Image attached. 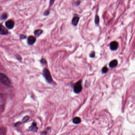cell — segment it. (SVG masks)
I'll return each mask as SVG.
<instances>
[{"mask_svg": "<svg viewBox=\"0 0 135 135\" xmlns=\"http://www.w3.org/2000/svg\"><path fill=\"white\" fill-rule=\"evenodd\" d=\"M42 74L48 83H51L53 81L52 78L50 74V72L48 69H45L43 70Z\"/></svg>", "mask_w": 135, "mask_h": 135, "instance_id": "cell-1", "label": "cell"}, {"mask_svg": "<svg viewBox=\"0 0 135 135\" xmlns=\"http://www.w3.org/2000/svg\"><path fill=\"white\" fill-rule=\"evenodd\" d=\"M0 81L2 84L6 86H9L11 84L8 77L5 74L2 73L0 74Z\"/></svg>", "mask_w": 135, "mask_h": 135, "instance_id": "cell-2", "label": "cell"}, {"mask_svg": "<svg viewBox=\"0 0 135 135\" xmlns=\"http://www.w3.org/2000/svg\"><path fill=\"white\" fill-rule=\"evenodd\" d=\"M82 86L81 84V80H80L77 82L74 85L73 88V91L75 93L78 94L80 93L82 90Z\"/></svg>", "mask_w": 135, "mask_h": 135, "instance_id": "cell-3", "label": "cell"}, {"mask_svg": "<svg viewBox=\"0 0 135 135\" xmlns=\"http://www.w3.org/2000/svg\"><path fill=\"white\" fill-rule=\"evenodd\" d=\"M38 130V127H37V123L35 122H33L32 123L31 125L29 127L28 131L37 132Z\"/></svg>", "mask_w": 135, "mask_h": 135, "instance_id": "cell-4", "label": "cell"}, {"mask_svg": "<svg viewBox=\"0 0 135 135\" xmlns=\"http://www.w3.org/2000/svg\"><path fill=\"white\" fill-rule=\"evenodd\" d=\"M5 25L6 28L9 29H12L14 28V23L13 21L9 20L6 22Z\"/></svg>", "mask_w": 135, "mask_h": 135, "instance_id": "cell-5", "label": "cell"}, {"mask_svg": "<svg viewBox=\"0 0 135 135\" xmlns=\"http://www.w3.org/2000/svg\"><path fill=\"white\" fill-rule=\"evenodd\" d=\"M36 41V38L34 36H29L28 39V44L29 45L33 44Z\"/></svg>", "mask_w": 135, "mask_h": 135, "instance_id": "cell-6", "label": "cell"}, {"mask_svg": "<svg viewBox=\"0 0 135 135\" xmlns=\"http://www.w3.org/2000/svg\"><path fill=\"white\" fill-rule=\"evenodd\" d=\"M9 32L7 29H6L5 27L1 24L0 25V34L2 35H6Z\"/></svg>", "mask_w": 135, "mask_h": 135, "instance_id": "cell-7", "label": "cell"}, {"mask_svg": "<svg viewBox=\"0 0 135 135\" xmlns=\"http://www.w3.org/2000/svg\"><path fill=\"white\" fill-rule=\"evenodd\" d=\"M118 44L117 42L114 41L111 43L110 44V48L111 50H116L118 48Z\"/></svg>", "mask_w": 135, "mask_h": 135, "instance_id": "cell-8", "label": "cell"}, {"mask_svg": "<svg viewBox=\"0 0 135 135\" xmlns=\"http://www.w3.org/2000/svg\"><path fill=\"white\" fill-rule=\"evenodd\" d=\"M74 124H79L81 122V120L80 118L79 117H75L72 120Z\"/></svg>", "mask_w": 135, "mask_h": 135, "instance_id": "cell-9", "label": "cell"}, {"mask_svg": "<svg viewBox=\"0 0 135 135\" xmlns=\"http://www.w3.org/2000/svg\"><path fill=\"white\" fill-rule=\"evenodd\" d=\"M79 17L77 16L74 17L73 18L72 20V24L74 26H77V25L78 24L79 21Z\"/></svg>", "mask_w": 135, "mask_h": 135, "instance_id": "cell-10", "label": "cell"}, {"mask_svg": "<svg viewBox=\"0 0 135 135\" xmlns=\"http://www.w3.org/2000/svg\"><path fill=\"white\" fill-rule=\"evenodd\" d=\"M118 64V61L116 60H114L113 61H111V62L109 63V66L111 68L115 67L117 66Z\"/></svg>", "mask_w": 135, "mask_h": 135, "instance_id": "cell-11", "label": "cell"}, {"mask_svg": "<svg viewBox=\"0 0 135 135\" xmlns=\"http://www.w3.org/2000/svg\"><path fill=\"white\" fill-rule=\"evenodd\" d=\"M42 30L41 29H37L34 31V34L37 37H38L42 33Z\"/></svg>", "mask_w": 135, "mask_h": 135, "instance_id": "cell-12", "label": "cell"}, {"mask_svg": "<svg viewBox=\"0 0 135 135\" xmlns=\"http://www.w3.org/2000/svg\"><path fill=\"white\" fill-rule=\"evenodd\" d=\"M8 18V15L6 13H3L1 16V19L5 20Z\"/></svg>", "mask_w": 135, "mask_h": 135, "instance_id": "cell-13", "label": "cell"}, {"mask_svg": "<svg viewBox=\"0 0 135 135\" xmlns=\"http://www.w3.org/2000/svg\"><path fill=\"white\" fill-rule=\"evenodd\" d=\"M29 116H28V115L25 116L23 118V119H22V122H23V123L26 122L27 121H28L29 120Z\"/></svg>", "mask_w": 135, "mask_h": 135, "instance_id": "cell-14", "label": "cell"}, {"mask_svg": "<svg viewBox=\"0 0 135 135\" xmlns=\"http://www.w3.org/2000/svg\"><path fill=\"white\" fill-rule=\"evenodd\" d=\"M108 71V69L106 67H104L102 69V72L103 73H106Z\"/></svg>", "mask_w": 135, "mask_h": 135, "instance_id": "cell-15", "label": "cell"}, {"mask_svg": "<svg viewBox=\"0 0 135 135\" xmlns=\"http://www.w3.org/2000/svg\"><path fill=\"white\" fill-rule=\"evenodd\" d=\"M99 18L98 16H96V17H95V21L96 23H98L99 22Z\"/></svg>", "mask_w": 135, "mask_h": 135, "instance_id": "cell-16", "label": "cell"}, {"mask_svg": "<svg viewBox=\"0 0 135 135\" xmlns=\"http://www.w3.org/2000/svg\"><path fill=\"white\" fill-rule=\"evenodd\" d=\"M41 63H42V64H46L47 63V61L45 59H42L41 60Z\"/></svg>", "mask_w": 135, "mask_h": 135, "instance_id": "cell-17", "label": "cell"}, {"mask_svg": "<svg viewBox=\"0 0 135 135\" xmlns=\"http://www.w3.org/2000/svg\"><path fill=\"white\" fill-rule=\"evenodd\" d=\"M22 124V122H16V123L15 124L14 126L15 127H17L18 126H19L20 125H21Z\"/></svg>", "mask_w": 135, "mask_h": 135, "instance_id": "cell-18", "label": "cell"}, {"mask_svg": "<svg viewBox=\"0 0 135 135\" xmlns=\"http://www.w3.org/2000/svg\"><path fill=\"white\" fill-rule=\"evenodd\" d=\"M95 56V52L94 51H92L90 53V56L91 57H93Z\"/></svg>", "mask_w": 135, "mask_h": 135, "instance_id": "cell-19", "label": "cell"}, {"mask_svg": "<svg viewBox=\"0 0 135 135\" xmlns=\"http://www.w3.org/2000/svg\"><path fill=\"white\" fill-rule=\"evenodd\" d=\"M49 14V11L48 10H46L44 12V16H48V15Z\"/></svg>", "mask_w": 135, "mask_h": 135, "instance_id": "cell-20", "label": "cell"}, {"mask_svg": "<svg viewBox=\"0 0 135 135\" xmlns=\"http://www.w3.org/2000/svg\"><path fill=\"white\" fill-rule=\"evenodd\" d=\"M20 39H25L26 38V36H25V35H20Z\"/></svg>", "mask_w": 135, "mask_h": 135, "instance_id": "cell-21", "label": "cell"}, {"mask_svg": "<svg viewBox=\"0 0 135 135\" xmlns=\"http://www.w3.org/2000/svg\"><path fill=\"white\" fill-rule=\"evenodd\" d=\"M16 57H17V59H18V60H21V59H20V58H22V57H21L20 56H19V55H16Z\"/></svg>", "mask_w": 135, "mask_h": 135, "instance_id": "cell-22", "label": "cell"}]
</instances>
